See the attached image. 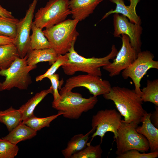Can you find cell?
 Masks as SVG:
<instances>
[{"instance_id": "5", "label": "cell", "mask_w": 158, "mask_h": 158, "mask_svg": "<svg viewBox=\"0 0 158 158\" xmlns=\"http://www.w3.org/2000/svg\"><path fill=\"white\" fill-rule=\"evenodd\" d=\"M28 56L27 54L24 58H17L8 68L0 70V75L5 77L3 82H0V92L9 90L14 87L27 89L32 83L29 72L37 68L36 65H28Z\"/></svg>"}, {"instance_id": "12", "label": "cell", "mask_w": 158, "mask_h": 158, "mask_svg": "<svg viewBox=\"0 0 158 158\" xmlns=\"http://www.w3.org/2000/svg\"><path fill=\"white\" fill-rule=\"evenodd\" d=\"M121 35L122 46L113 62L102 67L109 73L111 77L119 75L121 71L129 66L137 57L138 53L131 45L129 37L125 34Z\"/></svg>"}, {"instance_id": "15", "label": "cell", "mask_w": 158, "mask_h": 158, "mask_svg": "<svg viewBox=\"0 0 158 158\" xmlns=\"http://www.w3.org/2000/svg\"><path fill=\"white\" fill-rule=\"evenodd\" d=\"M151 112L146 111L140 120L142 125L138 126L136 131L144 135L147 140L151 152L158 151V128L152 123L150 119Z\"/></svg>"}, {"instance_id": "34", "label": "cell", "mask_w": 158, "mask_h": 158, "mask_svg": "<svg viewBox=\"0 0 158 158\" xmlns=\"http://www.w3.org/2000/svg\"><path fill=\"white\" fill-rule=\"evenodd\" d=\"M0 16L9 18L14 17L11 12L3 8L1 5H0Z\"/></svg>"}, {"instance_id": "18", "label": "cell", "mask_w": 158, "mask_h": 158, "mask_svg": "<svg viewBox=\"0 0 158 158\" xmlns=\"http://www.w3.org/2000/svg\"><path fill=\"white\" fill-rule=\"evenodd\" d=\"M28 55L27 63L30 66L36 65L42 62H48L51 65L56 60L58 56L52 48L32 50Z\"/></svg>"}, {"instance_id": "32", "label": "cell", "mask_w": 158, "mask_h": 158, "mask_svg": "<svg viewBox=\"0 0 158 158\" xmlns=\"http://www.w3.org/2000/svg\"><path fill=\"white\" fill-rule=\"evenodd\" d=\"M155 110L151 112L150 119L153 125L158 128V107L155 106Z\"/></svg>"}, {"instance_id": "24", "label": "cell", "mask_w": 158, "mask_h": 158, "mask_svg": "<svg viewBox=\"0 0 158 158\" xmlns=\"http://www.w3.org/2000/svg\"><path fill=\"white\" fill-rule=\"evenodd\" d=\"M146 86L142 90L141 100L144 102H149L158 107V79L148 80Z\"/></svg>"}, {"instance_id": "21", "label": "cell", "mask_w": 158, "mask_h": 158, "mask_svg": "<svg viewBox=\"0 0 158 158\" xmlns=\"http://www.w3.org/2000/svg\"><path fill=\"white\" fill-rule=\"evenodd\" d=\"M22 122V116L19 109L11 107L0 111V123L4 124L9 132Z\"/></svg>"}, {"instance_id": "23", "label": "cell", "mask_w": 158, "mask_h": 158, "mask_svg": "<svg viewBox=\"0 0 158 158\" xmlns=\"http://www.w3.org/2000/svg\"><path fill=\"white\" fill-rule=\"evenodd\" d=\"M32 33L30 36V51L51 48V45L45 36L42 29L32 23Z\"/></svg>"}, {"instance_id": "6", "label": "cell", "mask_w": 158, "mask_h": 158, "mask_svg": "<svg viewBox=\"0 0 158 158\" xmlns=\"http://www.w3.org/2000/svg\"><path fill=\"white\" fill-rule=\"evenodd\" d=\"M138 126L133 123L124 122L122 120L115 139L116 146L115 153L117 156L133 150L142 152H147L150 150L147 139L136 131Z\"/></svg>"}, {"instance_id": "33", "label": "cell", "mask_w": 158, "mask_h": 158, "mask_svg": "<svg viewBox=\"0 0 158 158\" xmlns=\"http://www.w3.org/2000/svg\"><path fill=\"white\" fill-rule=\"evenodd\" d=\"M13 40L12 37L0 35V45L13 43Z\"/></svg>"}, {"instance_id": "9", "label": "cell", "mask_w": 158, "mask_h": 158, "mask_svg": "<svg viewBox=\"0 0 158 158\" xmlns=\"http://www.w3.org/2000/svg\"><path fill=\"white\" fill-rule=\"evenodd\" d=\"M101 76L87 74L71 77L67 79L64 86L61 88L60 94L72 91L74 88L83 87L95 97L109 93L111 87L109 81L103 80Z\"/></svg>"}, {"instance_id": "7", "label": "cell", "mask_w": 158, "mask_h": 158, "mask_svg": "<svg viewBox=\"0 0 158 158\" xmlns=\"http://www.w3.org/2000/svg\"><path fill=\"white\" fill-rule=\"evenodd\" d=\"M69 1L49 0L44 7L37 10L32 23L42 29L50 28L64 21L71 14Z\"/></svg>"}, {"instance_id": "25", "label": "cell", "mask_w": 158, "mask_h": 158, "mask_svg": "<svg viewBox=\"0 0 158 158\" xmlns=\"http://www.w3.org/2000/svg\"><path fill=\"white\" fill-rule=\"evenodd\" d=\"M63 113L59 111L57 114L44 118H38L34 115L22 123L28 126L33 130L37 131L45 127H49L50 123L54 120Z\"/></svg>"}, {"instance_id": "35", "label": "cell", "mask_w": 158, "mask_h": 158, "mask_svg": "<svg viewBox=\"0 0 158 158\" xmlns=\"http://www.w3.org/2000/svg\"><path fill=\"white\" fill-rule=\"evenodd\" d=\"M1 138H0V140H1Z\"/></svg>"}, {"instance_id": "31", "label": "cell", "mask_w": 158, "mask_h": 158, "mask_svg": "<svg viewBox=\"0 0 158 158\" xmlns=\"http://www.w3.org/2000/svg\"><path fill=\"white\" fill-rule=\"evenodd\" d=\"M51 81V86L52 90V94L54 97L53 101L58 100L60 97L61 95L58 91V89H61V82L59 81L58 74L54 73L53 75L47 77Z\"/></svg>"}, {"instance_id": "17", "label": "cell", "mask_w": 158, "mask_h": 158, "mask_svg": "<svg viewBox=\"0 0 158 158\" xmlns=\"http://www.w3.org/2000/svg\"><path fill=\"white\" fill-rule=\"evenodd\" d=\"M96 128L92 129L85 135L82 134L74 136L68 142L66 148L61 151L63 155L65 158H70L74 153L80 151L87 146L89 135L95 131Z\"/></svg>"}, {"instance_id": "29", "label": "cell", "mask_w": 158, "mask_h": 158, "mask_svg": "<svg viewBox=\"0 0 158 158\" xmlns=\"http://www.w3.org/2000/svg\"><path fill=\"white\" fill-rule=\"evenodd\" d=\"M68 59V58L66 54L58 55L56 60L51 65V67L45 73L36 78V81H41L43 79L54 74L60 66H61L67 61Z\"/></svg>"}, {"instance_id": "30", "label": "cell", "mask_w": 158, "mask_h": 158, "mask_svg": "<svg viewBox=\"0 0 158 158\" xmlns=\"http://www.w3.org/2000/svg\"><path fill=\"white\" fill-rule=\"evenodd\" d=\"M158 157V151L148 153H140L138 151L133 150L128 151L120 155L117 158H156Z\"/></svg>"}, {"instance_id": "13", "label": "cell", "mask_w": 158, "mask_h": 158, "mask_svg": "<svg viewBox=\"0 0 158 158\" xmlns=\"http://www.w3.org/2000/svg\"><path fill=\"white\" fill-rule=\"evenodd\" d=\"M113 20L114 37H121L122 34L127 35L132 47L138 53L141 51L143 29L141 25L130 22L126 17L119 13H114Z\"/></svg>"}, {"instance_id": "4", "label": "cell", "mask_w": 158, "mask_h": 158, "mask_svg": "<svg viewBox=\"0 0 158 158\" xmlns=\"http://www.w3.org/2000/svg\"><path fill=\"white\" fill-rule=\"evenodd\" d=\"M60 95L58 100L53 102L52 107L63 112L64 117L69 119H78L83 112L92 109L98 101L97 97L84 98L80 93L72 91Z\"/></svg>"}, {"instance_id": "3", "label": "cell", "mask_w": 158, "mask_h": 158, "mask_svg": "<svg viewBox=\"0 0 158 158\" xmlns=\"http://www.w3.org/2000/svg\"><path fill=\"white\" fill-rule=\"evenodd\" d=\"M79 22L68 19L43 31L51 48L58 55L66 54L75 44L79 35L76 28Z\"/></svg>"}, {"instance_id": "22", "label": "cell", "mask_w": 158, "mask_h": 158, "mask_svg": "<svg viewBox=\"0 0 158 158\" xmlns=\"http://www.w3.org/2000/svg\"><path fill=\"white\" fill-rule=\"evenodd\" d=\"M19 55L13 43L0 45V70L8 68Z\"/></svg>"}, {"instance_id": "11", "label": "cell", "mask_w": 158, "mask_h": 158, "mask_svg": "<svg viewBox=\"0 0 158 158\" xmlns=\"http://www.w3.org/2000/svg\"><path fill=\"white\" fill-rule=\"evenodd\" d=\"M38 1L33 0L25 16L19 20L17 24L16 35L13 44L16 47L20 58H24L31 51L30 32Z\"/></svg>"}, {"instance_id": "10", "label": "cell", "mask_w": 158, "mask_h": 158, "mask_svg": "<svg viewBox=\"0 0 158 158\" xmlns=\"http://www.w3.org/2000/svg\"><path fill=\"white\" fill-rule=\"evenodd\" d=\"M121 115L115 109H105L99 111L93 116L92 120V128L96 130L92 136L90 142L96 136L101 137V143L105 133L108 132L113 133L115 139L117 135V131L122 120Z\"/></svg>"}, {"instance_id": "27", "label": "cell", "mask_w": 158, "mask_h": 158, "mask_svg": "<svg viewBox=\"0 0 158 158\" xmlns=\"http://www.w3.org/2000/svg\"><path fill=\"white\" fill-rule=\"evenodd\" d=\"M87 147L82 150L73 154L70 158H101L103 152L100 144L93 146L87 143Z\"/></svg>"}, {"instance_id": "16", "label": "cell", "mask_w": 158, "mask_h": 158, "mask_svg": "<svg viewBox=\"0 0 158 158\" xmlns=\"http://www.w3.org/2000/svg\"><path fill=\"white\" fill-rule=\"evenodd\" d=\"M128 0L130 2V4L127 6L125 4L124 0H109L111 2L116 4V8L115 10L111 9L106 13L101 20L106 18L111 14L117 13L121 14L126 17L130 22L141 25V19L137 14L136 11V6L140 0Z\"/></svg>"}, {"instance_id": "20", "label": "cell", "mask_w": 158, "mask_h": 158, "mask_svg": "<svg viewBox=\"0 0 158 158\" xmlns=\"http://www.w3.org/2000/svg\"><path fill=\"white\" fill-rule=\"evenodd\" d=\"M52 92L50 86L48 89L36 93L26 103L22 105L19 109L22 114V121L34 116V110L37 106L47 95L49 93L52 94Z\"/></svg>"}, {"instance_id": "14", "label": "cell", "mask_w": 158, "mask_h": 158, "mask_svg": "<svg viewBox=\"0 0 158 158\" xmlns=\"http://www.w3.org/2000/svg\"><path fill=\"white\" fill-rule=\"evenodd\" d=\"M102 0H70L69 7L73 19L84 20L93 12Z\"/></svg>"}, {"instance_id": "8", "label": "cell", "mask_w": 158, "mask_h": 158, "mask_svg": "<svg viewBox=\"0 0 158 158\" xmlns=\"http://www.w3.org/2000/svg\"><path fill=\"white\" fill-rule=\"evenodd\" d=\"M154 54L150 51H141L138 53L134 61L122 73L124 79L130 78L132 80L135 87V91L140 96L142 95L140 89L141 79L150 69H158V61L154 60Z\"/></svg>"}, {"instance_id": "1", "label": "cell", "mask_w": 158, "mask_h": 158, "mask_svg": "<svg viewBox=\"0 0 158 158\" xmlns=\"http://www.w3.org/2000/svg\"><path fill=\"white\" fill-rule=\"evenodd\" d=\"M103 97L113 102L118 112L124 117L123 122L138 126L146 111L143 108L140 96L134 89L114 86Z\"/></svg>"}, {"instance_id": "2", "label": "cell", "mask_w": 158, "mask_h": 158, "mask_svg": "<svg viewBox=\"0 0 158 158\" xmlns=\"http://www.w3.org/2000/svg\"><path fill=\"white\" fill-rule=\"evenodd\" d=\"M74 44L66 54L68 60L61 66L64 73L68 75H72L76 72L81 71L101 76L100 68L109 64L111 63L110 60L114 59L118 52L115 45L113 44L111 51L106 56L86 58L79 54L75 51Z\"/></svg>"}, {"instance_id": "28", "label": "cell", "mask_w": 158, "mask_h": 158, "mask_svg": "<svg viewBox=\"0 0 158 158\" xmlns=\"http://www.w3.org/2000/svg\"><path fill=\"white\" fill-rule=\"evenodd\" d=\"M18 151L17 145L2 138L0 140V158H14Z\"/></svg>"}, {"instance_id": "19", "label": "cell", "mask_w": 158, "mask_h": 158, "mask_svg": "<svg viewBox=\"0 0 158 158\" xmlns=\"http://www.w3.org/2000/svg\"><path fill=\"white\" fill-rule=\"evenodd\" d=\"M37 133V131L22 122L1 138L17 145L20 142L32 138Z\"/></svg>"}, {"instance_id": "26", "label": "cell", "mask_w": 158, "mask_h": 158, "mask_svg": "<svg viewBox=\"0 0 158 158\" xmlns=\"http://www.w3.org/2000/svg\"><path fill=\"white\" fill-rule=\"evenodd\" d=\"M19 20L14 17L0 16V35L14 38L16 35L17 25Z\"/></svg>"}]
</instances>
